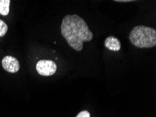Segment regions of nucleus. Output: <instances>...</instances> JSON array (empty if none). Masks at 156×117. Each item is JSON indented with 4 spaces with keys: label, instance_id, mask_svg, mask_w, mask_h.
<instances>
[{
    "label": "nucleus",
    "instance_id": "obj_1",
    "mask_svg": "<svg viewBox=\"0 0 156 117\" xmlns=\"http://www.w3.org/2000/svg\"><path fill=\"white\" fill-rule=\"evenodd\" d=\"M61 33L69 46L77 51H82L84 42H90L93 39V34L87 24L76 14L64 17Z\"/></svg>",
    "mask_w": 156,
    "mask_h": 117
},
{
    "label": "nucleus",
    "instance_id": "obj_2",
    "mask_svg": "<svg viewBox=\"0 0 156 117\" xmlns=\"http://www.w3.org/2000/svg\"><path fill=\"white\" fill-rule=\"evenodd\" d=\"M129 41L134 46L147 49L156 46V30L145 25L135 26L129 35Z\"/></svg>",
    "mask_w": 156,
    "mask_h": 117
},
{
    "label": "nucleus",
    "instance_id": "obj_3",
    "mask_svg": "<svg viewBox=\"0 0 156 117\" xmlns=\"http://www.w3.org/2000/svg\"><path fill=\"white\" fill-rule=\"evenodd\" d=\"M36 70L39 75L44 76L53 75L57 71L55 62L50 60H41L37 63Z\"/></svg>",
    "mask_w": 156,
    "mask_h": 117
},
{
    "label": "nucleus",
    "instance_id": "obj_4",
    "mask_svg": "<svg viewBox=\"0 0 156 117\" xmlns=\"http://www.w3.org/2000/svg\"><path fill=\"white\" fill-rule=\"evenodd\" d=\"M2 65L4 70L10 73H16L20 70L19 61L11 56H6L2 59Z\"/></svg>",
    "mask_w": 156,
    "mask_h": 117
},
{
    "label": "nucleus",
    "instance_id": "obj_5",
    "mask_svg": "<svg viewBox=\"0 0 156 117\" xmlns=\"http://www.w3.org/2000/svg\"><path fill=\"white\" fill-rule=\"evenodd\" d=\"M105 46L110 51H119L121 49V43L114 36H109L105 39Z\"/></svg>",
    "mask_w": 156,
    "mask_h": 117
},
{
    "label": "nucleus",
    "instance_id": "obj_6",
    "mask_svg": "<svg viewBox=\"0 0 156 117\" xmlns=\"http://www.w3.org/2000/svg\"><path fill=\"white\" fill-rule=\"evenodd\" d=\"M10 0H0V14L6 16L9 14L10 10Z\"/></svg>",
    "mask_w": 156,
    "mask_h": 117
},
{
    "label": "nucleus",
    "instance_id": "obj_7",
    "mask_svg": "<svg viewBox=\"0 0 156 117\" xmlns=\"http://www.w3.org/2000/svg\"><path fill=\"white\" fill-rule=\"evenodd\" d=\"M8 31V25L6 23L0 19V37H4Z\"/></svg>",
    "mask_w": 156,
    "mask_h": 117
},
{
    "label": "nucleus",
    "instance_id": "obj_8",
    "mask_svg": "<svg viewBox=\"0 0 156 117\" xmlns=\"http://www.w3.org/2000/svg\"><path fill=\"white\" fill-rule=\"evenodd\" d=\"M76 117H90V114L87 111L84 110L79 112Z\"/></svg>",
    "mask_w": 156,
    "mask_h": 117
},
{
    "label": "nucleus",
    "instance_id": "obj_9",
    "mask_svg": "<svg viewBox=\"0 0 156 117\" xmlns=\"http://www.w3.org/2000/svg\"><path fill=\"white\" fill-rule=\"evenodd\" d=\"M114 2H131L132 1H131V0H115Z\"/></svg>",
    "mask_w": 156,
    "mask_h": 117
}]
</instances>
